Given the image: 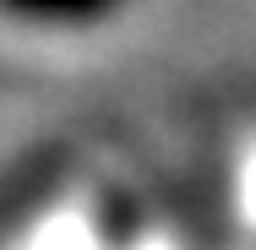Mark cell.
Listing matches in <instances>:
<instances>
[{"label":"cell","mask_w":256,"mask_h":250,"mask_svg":"<svg viewBox=\"0 0 256 250\" xmlns=\"http://www.w3.org/2000/svg\"><path fill=\"white\" fill-rule=\"evenodd\" d=\"M126 0H0V11L22 27H93Z\"/></svg>","instance_id":"1"}]
</instances>
